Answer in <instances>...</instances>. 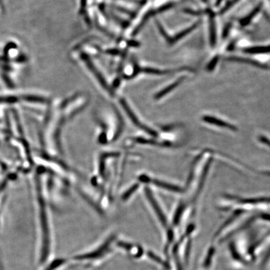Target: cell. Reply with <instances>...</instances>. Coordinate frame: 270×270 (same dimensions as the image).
<instances>
[{
  "mask_svg": "<svg viewBox=\"0 0 270 270\" xmlns=\"http://www.w3.org/2000/svg\"><path fill=\"white\" fill-rule=\"evenodd\" d=\"M68 260L66 258H53L48 262L43 265L42 270H59L61 268L66 265Z\"/></svg>",
  "mask_w": 270,
  "mask_h": 270,
  "instance_id": "obj_1",
  "label": "cell"
},
{
  "mask_svg": "<svg viewBox=\"0 0 270 270\" xmlns=\"http://www.w3.org/2000/svg\"><path fill=\"white\" fill-rule=\"evenodd\" d=\"M109 242H108L107 244L103 245V246L101 247L100 248H99L97 251L85 254V255L76 256L73 259L75 260L82 261L87 260V259H93L99 257V256H100L106 250H107V248L109 247Z\"/></svg>",
  "mask_w": 270,
  "mask_h": 270,
  "instance_id": "obj_2",
  "label": "cell"
},
{
  "mask_svg": "<svg viewBox=\"0 0 270 270\" xmlns=\"http://www.w3.org/2000/svg\"><path fill=\"white\" fill-rule=\"evenodd\" d=\"M82 58L85 62H86L87 66L89 67L90 70H91L94 75L96 76V78H97L98 80L100 82L101 84L102 85L103 87H104L106 89L109 90V88L108 87L107 83L105 82L104 78H103V76H101L100 72L98 71V69H96V68L93 66V65L91 62V61H90L89 58H87V56L85 55H83Z\"/></svg>",
  "mask_w": 270,
  "mask_h": 270,
  "instance_id": "obj_3",
  "label": "cell"
},
{
  "mask_svg": "<svg viewBox=\"0 0 270 270\" xmlns=\"http://www.w3.org/2000/svg\"><path fill=\"white\" fill-rule=\"evenodd\" d=\"M181 82V80H178L177 82H175L173 83L172 84H171L170 86H168L164 89L163 91L159 92V93L157 94L156 96L157 98H161L162 96H165V94H167L169 92L172 91V90L174 89L175 88H176L178 85L180 84V83Z\"/></svg>",
  "mask_w": 270,
  "mask_h": 270,
  "instance_id": "obj_4",
  "label": "cell"
},
{
  "mask_svg": "<svg viewBox=\"0 0 270 270\" xmlns=\"http://www.w3.org/2000/svg\"><path fill=\"white\" fill-rule=\"evenodd\" d=\"M155 183H156L158 186H161L162 188L168 189L174 191H180V188L176 187V186L171 185V184L163 183L160 181H155Z\"/></svg>",
  "mask_w": 270,
  "mask_h": 270,
  "instance_id": "obj_5",
  "label": "cell"
},
{
  "mask_svg": "<svg viewBox=\"0 0 270 270\" xmlns=\"http://www.w3.org/2000/svg\"><path fill=\"white\" fill-rule=\"evenodd\" d=\"M214 253H215V249H214L213 248H211L210 249V251H209L208 252V256H207L205 262H204V267H208L210 266L211 261H212V258L214 255Z\"/></svg>",
  "mask_w": 270,
  "mask_h": 270,
  "instance_id": "obj_6",
  "label": "cell"
},
{
  "mask_svg": "<svg viewBox=\"0 0 270 270\" xmlns=\"http://www.w3.org/2000/svg\"><path fill=\"white\" fill-rule=\"evenodd\" d=\"M148 256H149L150 258H152V260L156 261L157 262L163 265L164 266H166V263L164 262L160 258H159L158 256H157V255H155L154 253H153L152 252H149V253H148Z\"/></svg>",
  "mask_w": 270,
  "mask_h": 270,
  "instance_id": "obj_7",
  "label": "cell"
},
{
  "mask_svg": "<svg viewBox=\"0 0 270 270\" xmlns=\"http://www.w3.org/2000/svg\"><path fill=\"white\" fill-rule=\"evenodd\" d=\"M263 266H264L265 269H267V270H270V252L269 255H268L266 259L265 260Z\"/></svg>",
  "mask_w": 270,
  "mask_h": 270,
  "instance_id": "obj_8",
  "label": "cell"
},
{
  "mask_svg": "<svg viewBox=\"0 0 270 270\" xmlns=\"http://www.w3.org/2000/svg\"><path fill=\"white\" fill-rule=\"evenodd\" d=\"M118 246H120L121 247L124 248L126 249H130L132 247L131 245L126 244V243L124 242H120L118 243Z\"/></svg>",
  "mask_w": 270,
  "mask_h": 270,
  "instance_id": "obj_9",
  "label": "cell"
}]
</instances>
